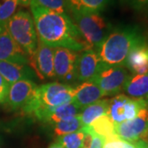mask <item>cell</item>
<instances>
[{"label": "cell", "instance_id": "1", "mask_svg": "<svg viewBox=\"0 0 148 148\" xmlns=\"http://www.w3.org/2000/svg\"><path fill=\"white\" fill-rule=\"evenodd\" d=\"M30 6L40 42L50 47H63L73 51L89 49L69 14L58 13L34 4Z\"/></svg>", "mask_w": 148, "mask_h": 148}, {"label": "cell", "instance_id": "2", "mask_svg": "<svg viewBox=\"0 0 148 148\" xmlns=\"http://www.w3.org/2000/svg\"><path fill=\"white\" fill-rule=\"evenodd\" d=\"M146 40L138 26H122L112 29L96 53L103 64L124 66L129 52Z\"/></svg>", "mask_w": 148, "mask_h": 148}, {"label": "cell", "instance_id": "3", "mask_svg": "<svg viewBox=\"0 0 148 148\" xmlns=\"http://www.w3.org/2000/svg\"><path fill=\"white\" fill-rule=\"evenodd\" d=\"M70 12L74 24L84 38L89 49L96 52L112 31L111 25L97 12Z\"/></svg>", "mask_w": 148, "mask_h": 148}, {"label": "cell", "instance_id": "4", "mask_svg": "<svg viewBox=\"0 0 148 148\" xmlns=\"http://www.w3.org/2000/svg\"><path fill=\"white\" fill-rule=\"evenodd\" d=\"M5 29L25 51L28 58L34 55L38 46V36L31 13L27 11H18L8 22Z\"/></svg>", "mask_w": 148, "mask_h": 148}, {"label": "cell", "instance_id": "5", "mask_svg": "<svg viewBox=\"0 0 148 148\" xmlns=\"http://www.w3.org/2000/svg\"><path fill=\"white\" fill-rule=\"evenodd\" d=\"M37 85L32 80H21L10 85L6 103L12 110L35 114L40 108Z\"/></svg>", "mask_w": 148, "mask_h": 148}, {"label": "cell", "instance_id": "6", "mask_svg": "<svg viewBox=\"0 0 148 148\" xmlns=\"http://www.w3.org/2000/svg\"><path fill=\"white\" fill-rule=\"evenodd\" d=\"M129 76L127 69L123 66L104 64L91 81L101 88L104 95H115L123 90Z\"/></svg>", "mask_w": 148, "mask_h": 148}, {"label": "cell", "instance_id": "7", "mask_svg": "<svg viewBox=\"0 0 148 148\" xmlns=\"http://www.w3.org/2000/svg\"><path fill=\"white\" fill-rule=\"evenodd\" d=\"M145 107H147L146 99H134L119 94L109 101L107 115L114 124H119L134 119Z\"/></svg>", "mask_w": 148, "mask_h": 148}, {"label": "cell", "instance_id": "8", "mask_svg": "<svg viewBox=\"0 0 148 148\" xmlns=\"http://www.w3.org/2000/svg\"><path fill=\"white\" fill-rule=\"evenodd\" d=\"M73 91L74 88L71 86L60 82H49L39 86L38 96L40 106L36 114L42 110L54 109L72 102Z\"/></svg>", "mask_w": 148, "mask_h": 148}, {"label": "cell", "instance_id": "9", "mask_svg": "<svg viewBox=\"0 0 148 148\" xmlns=\"http://www.w3.org/2000/svg\"><path fill=\"white\" fill-rule=\"evenodd\" d=\"M78 54L75 51L63 47L54 48L53 69L55 77L65 83L77 81V60Z\"/></svg>", "mask_w": 148, "mask_h": 148}, {"label": "cell", "instance_id": "10", "mask_svg": "<svg viewBox=\"0 0 148 148\" xmlns=\"http://www.w3.org/2000/svg\"><path fill=\"white\" fill-rule=\"evenodd\" d=\"M148 131V106L141 110L134 119L115 124V133L119 138L129 143H136Z\"/></svg>", "mask_w": 148, "mask_h": 148}, {"label": "cell", "instance_id": "11", "mask_svg": "<svg viewBox=\"0 0 148 148\" xmlns=\"http://www.w3.org/2000/svg\"><path fill=\"white\" fill-rule=\"evenodd\" d=\"M54 48L44 45L38 40V46L34 55L28 58V65L40 80L55 77L53 69Z\"/></svg>", "mask_w": 148, "mask_h": 148}, {"label": "cell", "instance_id": "12", "mask_svg": "<svg viewBox=\"0 0 148 148\" xmlns=\"http://www.w3.org/2000/svg\"><path fill=\"white\" fill-rule=\"evenodd\" d=\"M103 64L95 50H84L81 54H78L77 60V81L79 82L91 81L100 71Z\"/></svg>", "mask_w": 148, "mask_h": 148}, {"label": "cell", "instance_id": "13", "mask_svg": "<svg viewBox=\"0 0 148 148\" xmlns=\"http://www.w3.org/2000/svg\"><path fill=\"white\" fill-rule=\"evenodd\" d=\"M0 61L28 65L27 53L13 40L6 29L0 32Z\"/></svg>", "mask_w": 148, "mask_h": 148}, {"label": "cell", "instance_id": "14", "mask_svg": "<svg viewBox=\"0 0 148 148\" xmlns=\"http://www.w3.org/2000/svg\"><path fill=\"white\" fill-rule=\"evenodd\" d=\"M103 96L105 95L101 88L94 82L89 81L82 82L74 88L73 102L82 110L85 107L101 100Z\"/></svg>", "mask_w": 148, "mask_h": 148}, {"label": "cell", "instance_id": "15", "mask_svg": "<svg viewBox=\"0 0 148 148\" xmlns=\"http://www.w3.org/2000/svg\"><path fill=\"white\" fill-rule=\"evenodd\" d=\"M124 66L132 74L148 73V41L139 44L129 52Z\"/></svg>", "mask_w": 148, "mask_h": 148}, {"label": "cell", "instance_id": "16", "mask_svg": "<svg viewBox=\"0 0 148 148\" xmlns=\"http://www.w3.org/2000/svg\"><path fill=\"white\" fill-rule=\"evenodd\" d=\"M81 110L74 102H69L54 109L42 110L35 114L38 119L53 125L59 121L67 119L69 118L79 114Z\"/></svg>", "mask_w": 148, "mask_h": 148}, {"label": "cell", "instance_id": "17", "mask_svg": "<svg viewBox=\"0 0 148 148\" xmlns=\"http://www.w3.org/2000/svg\"><path fill=\"white\" fill-rule=\"evenodd\" d=\"M0 75L9 85L21 80H32L36 76L30 67L24 64L0 61Z\"/></svg>", "mask_w": 148, "mask_h": 148}, {"label": "cell", "instance_id": "18", "mask_svg": "<svg viewBox=\"0 0 148 148\" xmlns=\"http://www.w3.org/2000/svg\"><path fill=\"white\" fill-rule=\"evenodd\" d=\"M123 91L134 99H147L148 96V73L130 74L123 86Z\"/></svg>", "mask_w": 148, "mask_h": 148}, {"label": "cell", "instance_id": "19", "mask_svg": "<svg viewBox=\"0 0 148 148\" xmlns=\"http://www.w3.org/2000/svg\"><path fill=\"white\" fill-rule=\"evenodd\" d=\"M109 99H103L82 109L79 114L82 127H87L102 115L107 114L109 109Z\"/></svg>", "mask_w": 148, "mask_h": 148}, {"label": "cell", "instance_id": "20", "mask_svg": "<svg viewBox=\"0 0 148 148\" xmlns=\"http://www.w3.org/2000/svg\"><path fill=\"white\" fill-rule=\"evenodd\" d=\"M69 12L100 13L109 5L111 0H65Z\"/></svg>", "mask_w": 148, "mask_h": 148}, {"label": "cell", "instance_id": "21", "mask_svg": "<svg viewBox=\"0 0 148 148\" xmlns=\"http://www.w3.org/2000/svg\"><path fill=\"white\" fill-rule=\"evenodd\" d=\"M87 127H89L91 132L104 138L106 140L118 137L115 133V124L107 114L98 118Z\"/></svg>", "mask_w": 148, "mask_h": 148}, {"label": "cell", "instance_id": "22", "mask_svg": "<svg viewBox=\"0 0 148 148\" xmlns=\"http://www.w3.org/2000/svg\"><path fill=\"white\" fill-rule=\"evenodd\" d=\"M52 126L53 127V132L58 137L77 132L83 127L80 119L79 114L53 123Z\"/></svg>", "mask_w": 148, "mask_h": 148}, {"label": "cell", "instance_id": "23", "mask_svg": "<svg viewBox=\"0 0 148 148\" xmlns=\"http://www.w3.org/2000/svg\"><path fill=\"white\" fill-rule=\"evenodd\" d=\"M16 0H0V28L5 29L8 22L16 13L18 7Z\"/></svg>", "mask_w": 148, "mask_h": 148}, {"label": "cell", "instance_id": "24", "mask_svg": "<svg viewBox=\"0 0 148 148\" xmlns=\"http://www.w3.org/2000/svg\"><path fill=\"white\" fill-rule=\"evenodd\" d=\"M86 132L82 128L77 132H72L64 136L58 137V141L64 148H82L84 144Z\"/></svg>", "mask_w": 148, "mask_h": 148}, {"label": "cell", "instance_id": "25", "mask_svg": "<svg viewBox=\"0 0 148 148\" xmlns=\"http://www.w3.org/2000/svg\"><path fill=\"white\" fill-rule=\"evenodd\" d=\"M31 4H34L58 13L69 14V7L65 0H32Z\"/></svg>", "mask_w": 148, "mask_h": 148}, {"label": "cell", "instance_id": "26", "mask_svg": "<svg viewBox=\"0 0 148 148\" xmlns=\"http://www.w3.org/2000/svg\"><path fill=\"white\" fill-rule=\"evenodd\" d=\"M103 148H137L135 145L119 137L106 139Z\"/></svg>", "mask_w": 148, "mask_h": 148}, {"label": "cell", "instance_id": "27", "mask_svg": "<svg viewBox=\"0 0 148 148\" xmlns=\"http://www.w3.org/2000/svg\"><path fill=\"white\" fill-rule=\"evenodd\" d=\"M121 2L124 5L138 12L148 8V0H121Z\"/></svg>", "mask_w": 148, "mask_h": 148}, {"label": "cell", "instance_id": "28", "mask_svg": "<svg viewBox=\"0 0 148 148\" xmlns=\"http://www.w3.org/2000/svg\"><path fill=\"white\" fill-rule=\"evenodd\" d=\"M90 129V128H89ZM91 132V131H90ZM92 133V138H91V142L89 145L82 147V148H103L104 145H105V142L106 139L104 138H102L99 135H96L94 132H91Z\"/></svg>", "mask_w": 148, "mask_h": 148}, {"label": "cell", "instance_id": "29", "mask_svg": "<svg viewBox=\"0 0 148 148\" xmlns=\"http://www.w3.org/2000/svg\"><path fill=\"white\" fill-rule=\"evenodd\" d=\"M10 85L0 75V103L5 102L8 94Z\"/></svg>", "mask_w": 148, "mask_h": 148}, {"label": "cell", "instance_id": "30", "mask_svg": "<svg viewBox=\"0 0 148 148\" xmlns=\"http://www.w3.org/2000/svg\"><path fill=\"white\" fill-rule=\"evenodd\" d=\"M134 145L137 148H148V143H145L143 140H139L134 143Z\"/></svg>", "mask_w": 148, "mask_h": 148}, {"label": "cell", "instance_id": "31", "mask_svg": "<svg viewBox=\"0 0 148 148\" xmlns=\"http://www.w3.org/2000/svg\"><path fill=\"white\" fill-rule=\"evenodd\" d=\"M18 4L21 6H29L32 3V0H16Z\"/></svg>", "mask_w": 148, "mask_h": 148}, {"label": "cell", "instance_id": "32", "mask_svg": "<svg viewBox=\"0 0 148 148\" xmlns=\"http://www.w3.org/2000/svg\"><path fill=\"white\" fill-rule=\"evenodd\" d=\"M49 148H64V147L62 144H60V143H58V142H56V143H52Z\"/></svg>", "mask_w": 148, "mask_h": 148}, {"label": "cell", "instance_id": "33", "mask_svg": "<svg viewBox=\"0 0 148 148\" xmlns=\"http://www.w3.org/2000/svg\"><path fill=\"white\" fill-rule=\"evenodd\" d=\"M146 101H147V106H148V96L147 97V99H146Z\"/></svg>", "mask_w": 148, "mask_h": 148}, {"label": "cell", "instance_id": "34", "mask_svg": "<svg viewBox=\"0 0 148 148\" xmlns=\"http://www.w3.org/2000/svg\"><path fill=\"white\" fill-rule=\"evenodd\" d=\"M2 31H3V29H1V28H0V32H2Z\"/></svg>", "mask_w": 148, "mask_h": 148}]
</instances>
